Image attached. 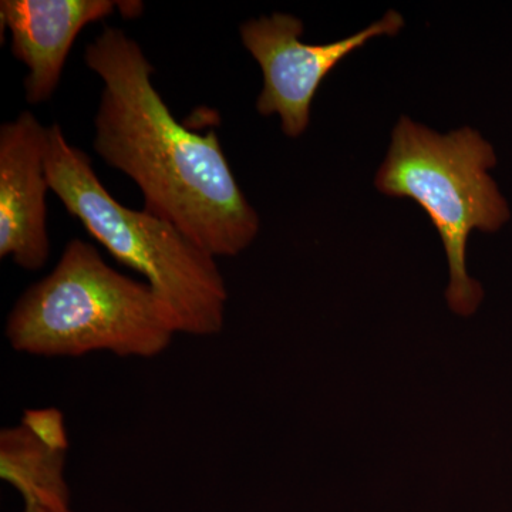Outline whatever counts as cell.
Masks as SVG:
<instances>
[{
    "instance_id": "cell-3",
    "label": "cell",
    "mask_w": 512,
    "mask_h": 512,
    "mask_svg": "<svg viewBox=\"0 0 512 512\" xmlns=\"http://www.w3.org/2000/svg\"><path fill=\"white\" fill-rule=\"evenodd\" d=\"M175 335L150 285L120 274L79 238L64 247L49 275L19 296L5 326L10 348L39 357L109 352L151 359Z\"/></svg>"
},
{
    "instance_id": "cell-1",
    "label": "cell",
    "mask_w": 512,
    "mask_h": 512,
    "mask_svg": "<svg viewBox=\"0 0 512 512\" xmlns=\"http://www.w3.org/2000/svg\"><path fill=\"white\" fill-rule=\"evenodd\" d=\"M103 80L93 148L137 184L144 210L171 222L214 258H232L258 237V212L232 173L215 131L178 123L153 84L154 67L119 28H104L84 52Z\"/></svg>"
},
{
    "instance_id": "cell-4",
    "label": "cell",
    "mask_w": 512,
    "mask_h": 512,
    "mask_svg": "<svg viewBox=\"0 0 512 512\" xmlns=\"http://www.w3.org/2000/svg\"><path fill=\"white\" fill-rule=\"evenodd\" d=\"M495 164L493 146L473 128L440 134L402 117L376 175L377 190L416 201L439 231L450 266L447 302L461 316L473 315L484 298L481 285L467 274L468 237L474 229L497 232L511 218L490 175Z\"/></svg>"
},
{
    "instance_id": "cell-9",
    "label": "cell",
    "mask_w": 512,
    "mask_h": 512,
    "mask_svg": "<svg viewBox=\"0 0 512 512\" xmlns=\"http://www.w3.org/2000/svg\"><path fill=\"white\" fill-rule=\"evenodd\" d=\"M73 512V511H72Z\"/></svg>"
},
{
    "instance_id": "cell-5",
    "label": "cell",
    "mask_w": 512,
    "mask_h": 512,
    "mask_svg": "<svg viewBox=\"0 0 512 512\" xmlns=\"http://www.w3.org/2000/svg\"><path fill=\"white\" fill-rule=\"evenodd\" d=\"M404 19L389 10L362 32L326 45L302 42L301 19L285 13L252 19L241 26V39L264 73V90L256 101L262 116L278 114L288 137L305 133L311 121L313 97L320 84L345 57L377 36H394Z\"/></svg>"
},
{
    "instance_id": "cell-2",
    "label": "cell",
    "mask_w": 512,
    "mask_h": 512,
    "mask_svg": "<svg viewBox=\"0 0 512 512\" xmlns=\"http://www.w3.org/2000/svg\"><path fill=\"white\" fill-rule=\"evenodd\" d=\"M45 163L50 190L117 262L143 276L175 332L220 335L228 289L217 258L171 222L120 204L94 173L92 158L57 123L47 127Z\"/></svg>"
},
{
    "instance_id": "cell-7",
    "label": "cell",
    "mask_w": 512,
    "mask_h": 512,
    "mask_svg": "<svg viewBox=\"0 0 512 512\" xmlns=\"http://www.w3.org/2000/svg\"><path fill=\"white\" fill-rule=\"evenodd\" d=\"M111 0H2V28L12 33V53L28 67L26 100L52 99L76 37L90 23L113 15Z\"/></svg>"
},
{
    "instance_id": "cell-8",
    "label": "cell",
    "mask_w": 512,
    "mask_h": 512,
    "mask_svg": "<svg viewBox=\"0 0 512 512\" xmlns=\"http://www.w3.org/2000/svg\"><path fill=\"white\" fill-rule=\"evenodd\" d=\"M69 451L60 410L28 409L0 431V477L22 495L23 512H72L66 481Z\"/></svg>"
},
{
    "instance_id": "cell-6",
    "label": "cell",
    "mask_w": 512,
    "mask_h": 512,
    "mask_svg": "<svg viewBox=\"0 0 512 512\" xmlns=\"http://www.w3.org/2000/svg\"><path fill=\"white\" fill-rule=\"evenodd\" d=\"M47 127L32 111L0 127V258L36 272L49 261Z\"/></svg>"
}]
</instances>
